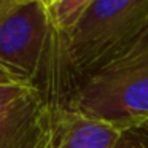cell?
<instances>
[{"label": "cell", "mask_w": 148, "mask_h": 148, "mask_svg": "<svg viewBox=\"0 0 148 148\" xmlns=\"http://www.w3.org/2000/svg\"><path fill=\"white\" fill-rule=\"evenodd\" d=\"M115 148H148V135L138 129L126 131Z\"/></svg>", "instance_id": "cell-8"}, {"label": "cell", "mask_w": 148, "mask_h": 148, "mask_svg": "<svg viewBox=\"0 0 148 148\" xmlns=\"http://www.w3.org/2000/svg\"><path fill=\"white\" fill-rule=\"evenodd\" d=\"M51 32L43 0H8L0 8V65L34 81Z\"/></svg>", "instance_id": "cell-3"}, {"label": "cell", "mask_w": 148, "mask_h": 148, "mask_svg": "<svg viewBox=\"0 0 148 148\" xmlns=\"http://www.w3.org/2000/svg\"><path fill=\"white\" fill-rule=\"evenodd\" d=\"M58 2H59V0H43V3L46 5V8H48V10H49L51 7H54V5L58 3Z\"/></svg>", "instance_id": "cell-11"}, {"label": "cell", "mask_w": 148, "mask_h": 148, "mask_svg": "<svg viewBox=\"0 0 148 148\" xmlns=\"http://www.w3.org/2000/svg\"><path fill=\"white\" fill-rule=\"evenodd\" d=\"M48 110L38 92L0 121V148H45Z\"/></svg>", "instance_id": "cell-5"}, {"label": "cell", "mask_w": 148, "mask_h": 148, "mask_svg": "<svg viewBox=\"0 0 148 148\" xmlns=\"http://www.w3.org/2000/svg\"><path fill=\"white\" fill-rule=\"evenodd\" d=\"M14 81H29V80L13 73V72H10L8 69L0 65V83H14Z\"/></svg>", "instance_id": "cell-9"}, {"label": "cell", "mask_w": 148, "mask_h": 148, "mask_svg": "<svg viewBox=\"0 0 148 148\" xmlns=\"http://www.w3.org/2000/svg\"><path fill=\"white\" fill-rule=\"evenodd\" d=\"M92 2L94 0H59L54 7L48 10L53 30L61 34L62 37L67 35L78 24Z\"/></svg>", "instance_id": "cell-6"}, {"label": "cell", "mask_w": 148, "mask_h": 148, "mask_svg": "<svg viewBox=\"0 0 148 148\" xmlns=\"http://www.w3.org/2000/svg\"><path fill=\"white\" fill-rule=\"evenodd\" d=\"M7 2H8V0H0V8L3 7V5H5V3H7Z\"/></svg>", "instance_id": "cell-12"}, {"label": "cell", "mask_w": 148, "mask_h": 148, "mask_svg": "<svg viewBox=\"0 0 148 148\" xmlns=\"http://www.w3.org/2000/svg\"><path fill=\"white\" fill-rule=\"evenodd\" d=\"M38 92L40 91L34 81L0 83V121L13 115L23 103Z\"/></svg>", "instance_id": "cell-7"}, {"label": "cell", "mask_w": 148, "mask_h": 148, "mask_svg": "<svg viewBox=\"0 0 148 148\" xmlns=\"http://www.w3.org/2000/svg\"><path fill=\"white\" fill-rule=\"evenodd\" d=\"M137 129H138L140 132H143L145 135H148V121H145L143 124H142V126H138Z\"/></svg>", "instance_id": "cell-10"}, {"label": "cell", "mask_w": 148, "mask_h": 148, "mask_svg": "<svg viewBox=\"0 0 148 148\" xmlns=\"http://www.w3.org/2000/svg\"><path fill=\"white\" fill-rule=\"evenodd\" d=\"M124 131L99 116L67 105L48 110L45 148H115Z\"/></svg>", "instance_id": "cell-4"}, {"label": "cell", "mask_w": 148, "mask_h": 148, "mask_svg": "<svg viewBox=\"0 0 148 148\" xmlns=\"http://www.w3.org/2000/svg\"><path fill=\"white\" fill-rule=\"evenodd\" d=\"M69 103L124 132L142 126L148 121V46L84 80Z\"/></svg>", "instance_id": "cell-2"}, {"label": "cell", "mask_w": 148, "mask_h": 148, "mask_svg": "<svg viewBox=\"0 0 148 148\" xmlns=\"http://www.w3.org/2000/svg\"><path fill=\"white\" fill-rule=\"evenodd\" d=\"M148 46V0H94L64 35V56L84 80Z\"/></svg>", "instance_id": "cell-1"}]
</instances>
